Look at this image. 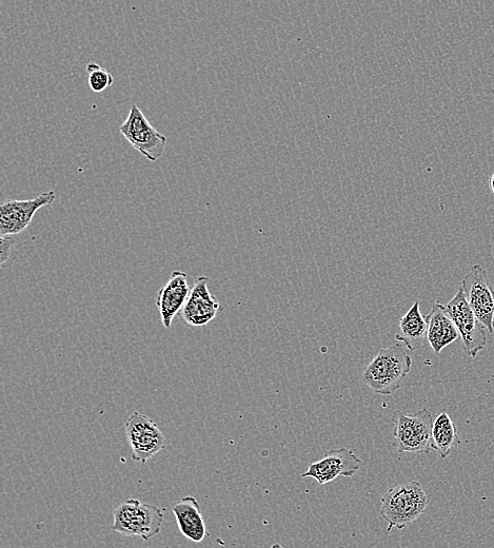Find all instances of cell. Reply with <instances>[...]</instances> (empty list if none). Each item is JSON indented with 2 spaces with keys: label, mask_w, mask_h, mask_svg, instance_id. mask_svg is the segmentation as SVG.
Wrapping results in <instances>:
<instances>
[{
  "label": "cell",
  "mask_w": 494,
  "mask_h": 548,
  "mask_svg": "<svg viewBox=\"0 0 494 548\" xmlns=\"http://www.w3.org/2000/svg\"><path fill=\"white\" fill-rule=\"evenodd\" d=\"M412 358L401 343L381 348L365 368L362 381L374 394L391 396L399 390L409 375Z\"/></svg>",
  "instance_id": "cell-1"
},
{
  "label": "cell",
  "mask_w": 494,
  "mask_h": 548,
  "mask_svg": "<svg viewBox=\"0 0 494 548\" xmlns=\"http://www.w3.org/2000/svg\"><path fill=\"white\" fill-rule=\"evenodd\" d=\"M381 503V515L390 533L393 528L402 531L416 522L425 513L429 498L419 481H410L390 488Z\"/></svg>",
  "instance_id": "cell-2"
},
{
  "label": "cell",
  "mask_w": 494,
  "mask_h": 548,
  "mask_svg": "<svg viewBox=\"0 0 494 548\" xmlns=\"http://www.w3.org/2000/svg\"><path fill=\"white\" fill-rule=\"evenodd\" d=\"M162 508L137 499H129L115 508L112 530L126 537H141L148 541L162 531Z\"/></svg>",
  "instance_id": "cell-3"
},
{
  "label": "cell",
  "mask_w": 494,
  "mask_h": 548,
  "mask_svg": "<svg viewBox=\"0 0 494 548\" xmlns=\"http://www.w3.org/2000/svg\"><path fill=\"white\" fill-rule=\"evenodd\" d=\"M434 417L429 409H421L416 414L407 415L395 411L392 416V446L399 454H429L432 449V427Z\"/></svg>",
  "instance_id": "cell-4"
},
{
  "label": "cell",
  "mask_w": 494,
  "mask_h": 548,
  "mask_svg": "<svg viewBox=\"0 0 494 548\" xmlns=\"http://www.w3.org/2000/svg\"><path fill=\"white\" fill-rule=\"evenodd\" d=\"M445 307L459 331L466 355L477 358L487 344L486 329L469 306L462 288Z\"/></svg>",
  "instance_id": "cell-5"
},
{
  "label": "cell",
  "mask_w": 494,
  "mask_h": 548,
  "mask_svg": "<svg viewBox=\"0 0 494 548\" xmlns=\"http://www.w3.org/2000/svg\"><path fill=\"white\" fill-rule=\"evenodd\" d=\"M120 131L131 146L151 162L162 158L167 146V137L152 127L137 105H132L126 122Z\"/></svg>",
  "instance_id": "cell-6"
},
{
  "label": "cell",
  "mask_w": 494,
  "mask_h": 548,
  "mask_svg": "<svg viewBox=\"0 0 494 548\" xmlns=\"http://www.w3.org/2000/svg\"><path fill=\"white\" fill-rule=\"evenodd\" d=\"M126 435L132 449V459L142 464L161 453L168 445L156 423L140 413L133 414L126 422Z\"/></svg>",
  "instance_id": "cell-7"
},
{
  "label": "cell",
  "mask_w": 494,
  "mask_h": 548,
  "mask_svg": "<svg viewBox=\"0 0 494 548\" xmlns=\"http://www.w3.org/2000/svg\"><path fill=\"white\" fill-rule=\"evenodd\" d=\"M466 300L485 329L492 334L494 321V291L488 273L481 265H474L462 281Z\"/></svg>",
  "instance_id": "cell-8"
},
{
  "label": "cell",
  "mask_w": 494,
  "mask_h": 548,
  "mask_svg": "<svg viewBox=\"0 0 494 548\" xmlns=\"http://www.w3.org/2000/svg\"><path fill=\"white\" fill-rule=\"evenodd\" d=\"M55 200V192L48 191L35 199L4 202L0 205V234L2 237H12L22 233L29 227L36 212Z\"/></svg>",
  "instance_id": "cell-9"
},
{
  "label": "cell",
  "mask_w": 494,
  "mask_h": 548,
  "mask_svg": "<svg viewBox=\"0 0 494 548\" xmlns=\"http://www.w3.org/2000/svg\"><path fill=\"white\" fill-rule=\"evenodd\" d=\"M363 461L352 450L345 447L332 449L323 459L309 465L303 478H313L320 485H325L339 477H352L357 474Z\"/></svg>",
  "instance_id": "cell-10"
},
{
  "label": "cell",
  "mask_w": 494,
  "mask_h": 548,
  "mask_svg": "<svg viewBox=\"0 0 494 548\" xmlns=\"http://www.w3.org/2000/svg\"><path fill=\"white\" fill-rule=\"evenodd\" d=\"M209 279L200 277L191 288L189 298L180 315L184 324L203 327L215 319L222 306L208 289Z\"/></svg>",
  "instance_id": "cell-11"
},
{
  "label": "cell",
  "mask_w": 494,
  "mask_h": 548,
  "mask_svg": "<svg viewBox=\"0 0 494 548\" xmlns=\"http://www.w3.org/2000/svg\"><path fill=\"white\" fill-rule=\"evenodd\" d=\"M190 291L187 273L177 270L172 272L167 284L158 291L156 306L166 329L171 328L174 318L181 313Z\"/></svg>",
  "instance_id": "cell-12"
},
{
  "label": "cell",
  "mask_w": 494,
  "mask_h": 548,
  "mask_svg": "<svg viewBox=\"0 0 494 548\" xmlns=\"http://www.w3.org/2000/svg\"><path fill=\"white\" fill-rule=\"evenodd\" d=\"M426 321L427 341L436 355H440L443 349L461 338L446 307L439 301L434 303Z\"/></svg>",
  "instance_id": "cell-13"
},
{
  "label": "cell",
  "mask_w": 494,
  "mask_h": 548,
  "mask_svg": "<svg viewBox=\"0 0 494 548\" xmlns=\"http://www.w3.org/2000/svg\"><path fill=\"white\" fill-rule=\"evenodd\" d=\"M171 511L184 537L195 543L204 541L207 536L206 523L201 505L194 497L188 496L173 503Z\"/></svg>",
  "instance_id": "cell-14"
},
{
  "label": "cell",
  "mask_w": 494,
  "mask_h": 548,
  "mask_svg": "<svg viewBox=\"0 0 494 548\" xmlns=\"http://www.w3.org/2000/svg\"><path fill=\"white\" fill-rule=\"evenodd\" d=\"M400 329L395 339L410 351H416L427 339L428 324L423 317L420 302H416L400 320Z\"/></svg>",
  "instance_id": "cell-15"
},
{
  "label": "cell",
  "mask_w": 494,
  "mask_h": 548,
  "mask_svg": "<svg viewBox=\"0 0 494 548\" xmlns=\"http://www.w3.org/2000/svg\"><path fill=\"white\" fill-rule=\"evenodd\" d=\"M461 444L458 428L447 413L440 414L434 419L432 427V449H436L443 459L447 458L451 450Z\"/></svg>",
  "instance_id": "cell-16"
},
{
  "label": "cell",
  "mask_w": 494,
  "mask_h": 548,
  "mask_svg": "<svg viewBox=\"0 0 494 548\" xmlns=\"http://www.w3.org/2000/svg\"><path fill=\"white\" fill-rule=\"evenodd\" d=\"M87 71L89 73V87L95 93L104 92L114 83L112 74L100 65L91 63L88 65Z\"/></svg>",
  "instance_id": "cell-17"
},
{
  "label": "cell",
  "mask_w": 494,
  "mask_h": 548,
  "mask_svg": "<svg viewBox=\"0 0 494 548\" xmlns=\"http://www.w3.org/2000/svg\"><path fill=\"white\" fill-rule=\"evenodd\" d=\"M15 241L11 237H2L0 239V263L4 265L11 257Z\"/></svg>",
  "instance_id": "cell-18"
},
{
  "label": "cell",
  "mask_w": 494,
  "mask_h": 548,
  "mask_svg": "<svg viewBox=\"0 0 494 548\" xmlns=\"http://www.w3.org/2000/svg\"><path fill=\"white\" fill-rule=\"evenodd\" d=\"M489 187L491 189L492 194L494 195V173L492 174V176L490 178Z\"/></svg>",
  "instance_id": "cell-19"
},
{
  "label": "cell",
  "mask_w": 494,
  "mask_h": 548,
  "mask_svg": "<svg viewBox=\"0 0 494 548\" xmlns=\"http://www.w3.org/2000/svg\"><path fill=\"white\" fill-rule=\"evenodd\" d=\"M270 548H285V547L282 546L281 544H274Z\"/></svg>",
  "instance_id": "cell-20"
},
{
  "label": "cell",
  "mask_w": 494,
  "mask_h": 548,
  "mask_svg": "<svg viewBox=\"0 0 494 548\" xmlns=\"http://www.w3.org/2000/svg\"><path fill=\"white\" fill-rule=\"evenodd\" d=\"M493 332H494V321H493Z\"/></svg>",
  "instance_id": "cell-21"
}]
</instances>
